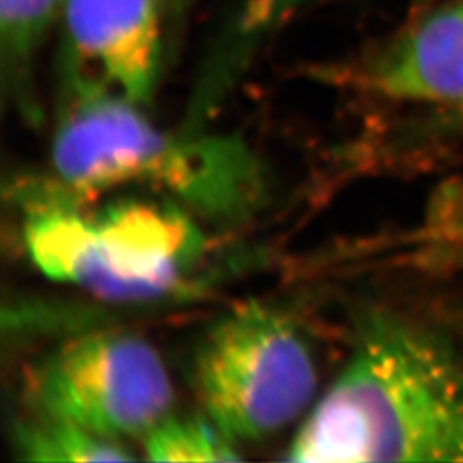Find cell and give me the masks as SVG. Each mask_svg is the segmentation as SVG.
I'll list each match as a JSON object with an SVG mask.
<instances>
[{
	"instance_id": "8",
	"label": "cell",
	"mask_w": 463,
	"mask_h": 463,
	"mask_svg": "<svg viewBox=\"0 0 463 463\" xmlns=\"http://www.w3.org/2000/svg\"><path fill=\"white\" fill-rule=\"evenodd\" d=\"M16 449L23 460L30 462H122L134 458L120 441L43 415H34L17 426Z\"/></svg>"
},
{
	"instance_id": "6",
	"label": "cell",
	"mask_w": 463,
	"mask_h": 463,
	"mask_svg": "<svg viewBox=\"0 0 463 463\" xmlns=\"http://www.w3.org/2000/svg\"><path fill=\"white\" fill-rule=\"evenodd\" d=\"M71 49L105 84L148 101L160 67L158 0H67Z\"/></svg>"
},
{
	"instance_id": "10",
	"label": "cell",
	"mask_w": 463,
	"mask_h": 463,
	"mask_svg": "<svg viewBox=\"0 0 463 463\" xmlns=\"http://www.w3.org/2000/svg\"><path fill=\"white\" fill-rule=\"evenodd\" d=\"M61 0H0L4 43L14 55H24L42 33Z\"/></svg>"
},
{
	"instance_id": "1",
	"label": "cell",
	"mask_w": 463,
	"mask_h": 463,
	"mask_svg": "<svg viewBox=\"0 0 463 463\" xmlns=\"http://www.w3.org/2000/svg\"><path fill=\"white\" fill-rule=\"evenodd\" d=\"M288 462H463V365L434 333L371 317Z\"/></svg>"
},
{
	"instance_id": "2",
	"label": "cell",
	"mask_w": 463,
	"mask_h": 463,
	"mask_svg": "<svg viewBox=\"0 0 463 463\" xmlns=\"http://www.w3.org/2000/svg\"><path fill=\"white\" fill-rule=\"evenodd\" d=\"M139 103L99 81L78 80L55 133L52 162L62 185L83 198L120 185H149L204 216L248 213L261 193L258 164L232 137L160 131Z\"/></svg>"
},
{
	"instance_id": "9",
	"label": "cell",
	"mask_w": 463,
	"mask_h": 463,
	"mask_svg": "<svg viewBox=\"0 0 463 463\" xmlns=\"http://www.w3.org/2000/svg\"><path fill=\"white\" fill-rule=\"evenodd\" d=\"M143 441L151 462H237L242 458L235 439L206 414L168 415Z\"/></svg>"
},
{
	"instance_id": "11",
	"label": "cell",
	"mask_w": 463,
	"mask_h": 463,
	"mask_svg": "<svg viewBox=\"0 0 463 463\" xmlns=\"http://www.w3.org/2000/svg\"><path fill=\"white\" fill-rule=\"evenodd\" d=\"M311 0H246L242 26L246 32H261L279 24Z\"/></svg>"
},
{
	"instance_id": "7",
	"label": "cell",
	"mask_w": 463,
	"mask_h": 463,
	"mask_svg": "<svg viewBox=\"0 0 463 463\" xmlns=\"http://www.w3.org/2000/svg\"><path fill=\"white\" fill-rule=\"evenodd\" d=\"M364 83L384 97L463 112V0L419 23L365 69Z\"/></svg>"
},
{
	"instance_id": "3",
	"label": "cell",
	"mask_w": 463,
	"mask_h": 463,
	"mask_svg": "<svg viewBox=\"0 0 463 463\" xmlns=\"http://www.w3.org/2000/svg\"><path fill=\"white\" fill-rule=\"evenodd\" d=\"M24 242L32 261L52 280L118 302L172 294L206 248L183 206L133 199L83 210L66 194L36 199Z\"/></svg>"
},
{
	"instance_id": "5",
	"label": "cell",
	"mask_w": 463,
	"mask_h": 463,
	"mask_svg": "<svg viewBox=\"0 0 463 463\" xmlns=\"http://www.w3.org/2000/svg\"><path fill=\"white\" fill-rule=\"evenodd\" d=\"M34 415L103 438H145L172 412L174 388L158 352L128 331L72 338L28 371Z\"/></svg>"
},
{
	"instance_id": "4",
	"label": "cell",
	"mask_w": 463,
	"mask_h": 463,
	"mask_svg": "<svg viewBox=\"0 0 463 463\" xmlns=\"http://www.w3.org/2000/svg\"><path fill=\"white\" fill-rule=\"evenodd\" d=\"M193 386L204 414L235 441L261 439L311 407L317 367L287 316L249 304L220 319L199 342Z\"/></svg>"
}]
</instances>
